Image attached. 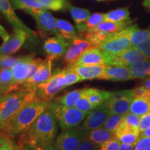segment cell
Wrapping results in <instances>:
<instances>
[{
    "label": "cell",
    "instance_id": "6da1fadb",
    "mask_svg": "<svg viewBox=\"0 0 150 150\" xmlns=\"http://www.w3.org/2000/svg\"><path fill=\"white\" fill-rule=\"evenodd\" d=\"M57 120L50 105L27 131L18 136L16 145H53L57 135Z\"/></svg>",
    "mask_w": 150,
    "mask_h": 150
},
{
    "label": "cell",
    "instance_id": "7a4b0ae2",
    "mask_svg": "<svg viewBox=\"0 0 150 150\" xmlns=\"http://www.w3.org/2000/svg\"><path fill=\"white\" fill-rule=\"evenodd\" d=\"M50 101L36 99L21 108L0 128L4 137L12 140L27 131L35 120L48 107Z\"/></svg>",
    "mask_w": 150,
    "mask_h": 150
},
{
    "label": "cell",
    "instance_id": "3957f363",
    "mask_svg": "<svg viewBox=\"0 0 150 150\" xmlns=\"http://www.w3.org/2000/svg\"><path fill=\"white\" fill-rule=\"evenodd\" d=\"M36 88L21 84L20 89L11 92L0 100V121L1 127L24 106L37 99ZM0 127V128H1Z\"/></svg>",
    "mask_w": 150,
    "mask_h": 150
},
{
    "label": "cell",
    "instance_id": "277c9868",
    "mask_svg": "<svg viewBox=\"0 0 150 150\" xmlns=\"http://www.w3.org/2000/svg\"><path fill=\"white\" fill-rule=\"evenodd\" d=\"M50 105L62 131L79 126L88 115V112L74 107H67L54 101L50 102Z\"/></svg>",
    "mask_w": 150,
    "mask_h": 150
},
{
    "label": "cell",
    "instance_id": "5b68a950",
    "mask_svg": "<svg viewBox=\"0 0 150 150\" xmlns=\"http://www.w3.org/2000/svg\"><path fill=\"white\" fill-rule=\"evenodd\" d=\"M134 25L129 26L126 29L112 35L101 43L98 48L109 55H115L131 48L130 34Z\"/></svg>",
    "mask_w": 150,
    "mask_h": 150
},
{
    "label": "cell",
    "instance_id": "8992f818",
    "mask_svg": "<svg viewBox=\"0 0 150 150\" xmlns=\"http://www.w3.org/2000/svg\"><path fill=\"white\" fill-rule=\"evenodd\" d=\"M64 70L54 73L47 81L36 86L37 99L42 101H50L61 90L67 87Z\"/></svg>",
    "mask_w": 150,
    "mask_h": 150
},
{
    "label": "cell",
    "instance_id": "52a82bcc",
    "mask_svg": "<svg viewBox=\"0 0 150 150\" xmlns=\"http://www.w3.org/2000/svg\"><path fill=\"white\" fill-rule=\"evenodd\" d=\"M25 12L34 18L41 35L44 37L51 35H59L56 25V18L46 9L33 8L25 11Z\"/></svg>",
    "mask_w": 150,
    "mask_h": 150
},
{
    "label": "cell",
    "instance_id": "ba28073f",
    "mask_svg": "<svg viewBox=\"0 0 150 150\" xmlns=\"http://www.w3.org/2000/svg\"><path fill=\"white\" fill-rule=\"evenodd\" d=\"M87 134L79 128L62 131L56 138L53 146L55 150H76Z\"/></svg>",
    "mask_w": 150,
    "mask_h": 150
},
{
    "label": "cell",
    "instance_id": "9c48e42d",
    "mask_svg": "<svg viewBox=\"0 0 150 150\" xmlns=\"http://www.w3.org/2000/svg\"><path fill=\"white\" fill-rule=\"evenodd\" d=\"M110 114L111 112L108 108V103L105 102L102 104L90 110L82 125L79 128L88 134L90 131L103 127Z\"/></svg>",
    "mask_w": 150,
    "mask_h": 150
},
{
    "label": "cell",
    "instance_id": "30bf717a",
    "mask_svg": "<svg viewBox=\"0 0 150 150\" xmlns=\"http://www.w3.org/2000/svg\"><path fill=\"white\" fill-rule=\"evenodd\" d=\"M104 54L106 56V65H115V66L128 67L133 63L138 61L149 59L142 52L134 47H131L121 53L115 54V55Z\"/></svg>",
    "mask_w": 150,
    "mask_h": 150
},
{
    "label": "cell",
    "instance_id": "8fae6325",
    "mask_svg": "<svg viewBox=\"0 0 150 150\" xmlns=\"http://www.w3.org/2000/svg\"><path fill=\"white\" fill-rule=\"evenodd\" d=\"M70 45V41L61 35L48 38L45 40L43 49L48 57L53 60L59 59L64 56L67 49Z\"/></svg>",
    "mask_w": 150,
    "mask_h": 150
},
{
    "label": "cell",
    "instance_id": "7c38bea8",
    "mask_svg": "<svg viewBox=\"0 0 150 150\" xmlns=\"http://www.w3.org/2000/svg\"><path fill=\"white\" fill-rule=\"evenodd\" d=\"M14 32L0 46V55H11L16 53L22 47L29 35L24 30L13 29Z\"/></svg>",
    "mask_w": 150,
    "mask_h": 150
},
{
    "label": "cell",
    "instance_id": "4fadbf2b",
    "mask_svg": "<svg viewBox=\"0 0 150 150\" xmlns=\"http://www.w3.org/2000/svg\"><path fill=\"white\" fill-rule=\"evenodd\" d=\"M52 61L53 60L51 58L47 56L46 59L42 60L40 63L35 74L32 77L23 83L24 85L29 86V87L36 88L38 85L47 81L52 75Z\"/></svg>",
    "mask_w": 150,
    "mask_h": 150
},
{
    "label": "cell",
    "instance_id": "5bb4252c",
    "mask_svg": "<svg viewBox=\"0 0 150 150\" xmlns=\"http://www.w3.org/2000/svg\"><path fill=\"white\" fill-rule=\"evenodd\" d=\"M0 11L4 15L10 24L13 26V29H20L24 30L28 33L29 37L34 36L36 35L35 31H32L24 24L22 20L18 18L13 9L9 0H0Z\"/></svg>",
    "mask_w": 150,
    "mask_h": 150
},
{
    "label": "cell",
    "instance_id": "9a60e30c",
    "mask_svg": "<svg viewBox=\"0 0 150 150\" xmlns=\"http://www.w3.org/2000/svg\"><path fill=\"white\" fill-rule=\"evenodd\" d=\"M34 55L22 56L21 59L11 68L15 83L21 85L30 79V64Z\"/></svg>",
    "mask_w": 150,
    "mask_h": 150
},
{
    "label": "cell",
    "instance_id": "2e32d148",
    "mask_svg": "<svg viewBox=\"0 0 150 150\" xmlns=\"http://www.w3.org/2000/svg\"><path fill=\"white\" fill-rule=\"evenodd\" d=\"M106 59L104 52L98 47H95L91 48L84 52L78 61L73 65L76 66H91L106 65Z\"/></svg>",
    "mask_w": 150,
    "mask_h": 150
},
{
    "label": "cell",
    "instance_id": "e0dca14e",
    "mask_svg": "<svg viewBox=\"0 0 150 150\" xmlns=\"http://www.w3.org/2000/svg\"><path fill=\"white\" fill-rule=\"evenodd\" d=\"M106 65H91V66H76L72 65L66 68L76 72L81 78L82 81L92 80L94 79H102Z\"/></svg>",
    "mask_w": 150,
    "mask_h": 150
},
{
    "label": "cell",
    "instance_id": "ac0fdd59",
    "mask_svg": "<svg viewBox=\"0 0 150 150\" xmlns=\"http://www.w3.org/2000/svg\"><path fill=\"white\" fill-rule=\"evenodd\" d=\"M140 132L139 129H136L128 126L122 122L120 126L117 127L114 135L116 138L122 143L136 145L140 139Z\"/></svg>",
    "mask_w": 150,
    "mask_h": 150
},
{
    "label": "cell",
    "instance_id": "d6986e66",
    "mask_svg": "<svg viewBox=\"0 0 150 150\" xmlns=\"http://www.w3.org/2000/svg\"><path fill=\"white\" fill-rule=\"evenodd\" d=\"M102 79L112 81H126L133 79V77L128 67L106 65Z\"/></svg>",
    "mask_w": 150,
    "mask_h": 150
},
{
    "label": "cell",
    "instance_id": "ffe728a7",
    "mask_svg": "<svg viewBox=\"0 0 150 150\" xmlns=\"http://www.w3.org/2000/svg\"><path fill=\"white\" fill-rule=\"evenodd\" d=\"M82 95L87 97L91 104L96 108L109 99L110 92L102 91L95 88H85L83 89Z\"/></svg>",
    "mask_w": 150,
    "mask_h": 150
},
{
    "label": "cell",
    "instance_id": "44dd1931",
    "mask_svg": "<svg viewBox=\"0 0 150 150\" xmlns=\"http://www.w3.org/2000/svg\"><path fill=\"white\" fill-rule=\"evenodd\" d=\"M131 24H132V21H131V20L121 22L104 21L102 22L101 24H99L97 27H96L93 29H95L97 31L102 32L105 35H107V36L110 37L112 35L122 31V30L126 29L129 26L131 25Z\"/></svg>",
    "mask_w": 150,
    "mask_h": 150
},
{
    "label": "cell",
    "instance_id": "7402d4cb",
    "mask_svg": "<svg viewBox=\"0 0 150 150\" xmlns=\"http://www.w3.org/2000/svg\"><path fill=\"white\" fill-rule=\"evenodd\" d=\"M133 79H145L150 76V61L141 60L128 67Z\"/></svg>",
    "mask_w": 150,
    "mask_h": 150
},
{
    "label": "cell",
    "instance_id": "603a6c76",
    "mask_svg": "<svg viewBox=\"0 0 150 150\" xmlns=\"http://www.w3.org/2000/svg\"><path fill=\"white\" fill-rule=\"evenodd\" d=\"M134 99L123 98L116 100H107L108 108L111 113L125 115L130 110L131 102Z\"/></svg>",
    "mask_w": 150,
    "mask_h": 150
},
{
    "label": "cell",
    "instance_id": "cb8c5ba5",
    "mask_svg": "<svg viewBox=\"0 0 150 150\" xmlns=\"http://www.w3.org/2000/svg\"><path fill=\"white\" fill-rule=\"evenodd\" d=\"M86 137L91 141L99 145L104 143L105 142L112 139L113 138H115L114 133L106 130L104 127L103 128L100 127V128L90 131L86 135Z\"/></svg>",
    "mask_w": 150,
    "mask_h": 150
},
{
    "label": "cell",
    "instance_id": "d4e9b609",
    "mask_svg": "<svg viewBox=\"0 0 150 150\" xmlns=\"http://www.w3.org/2000/svg\"><path fill=\"white\" fill-rule=\"evenodd\" d=\"M129 112L139 116L150 112V97H136L132 100Z\"/></svg>",
    "mask_w": 150,
    "mask_h": 150
},
{
    "label": "cell",
    "instance_id": "484cf974",
    "mask_svg": "<svg viewBox=\"0 0 150 150\" xmlns=\"http://www.w3.org/2000/svg\"><path fill=\"white\" fill-rule=\"evenodd\" d=\"M83 89V88L76 89L72 91L67 92L61 96L56 97L54 99V102L58 103V104L64 105L67 107H74L76 102L82 96Z\"/></svg>",
    "mask_w": 150,
    "mask_h": 150
},
{
    "label": "cell",
    "instance_id": "4316f807",
    "mask_svg": "<svg viewBox=\"0 0 150 150\" xmlns=\"http://www.w3.org/2000/svg\"><path fill=\"white\" fill-rule=\"evenodd\" d=\"M56 25L59 35L67 40L71 41L75 37L77 36L74 27L66 20L56 19Z\"/></svg>",
    "mask_w": 150,
    "mask_h": 150
},
{
    "label": "cell",
    "instance_id": "83f0119b",
    "mask_svg": "<svg viewBox=\"0 0 150 150\" xmlns=\"http://www.w3.org/2000/svg\"><path fill=\"white\" fill-rule=\"evenodd\" d=\"M130 20V12L128 8H118L105 13V21L121 22Z\"/></svg>",
    "mask_w": 150,
    "mask_h": 150
},
{
    "label": "cell",
    "instance_id": "f1b7e54d",
    "mask_svg": "<svg viewBox=\"0 0 150 150\" xmlns=\"http://www.w3.org/2000/svg\"><path fill=\"white\" fill-rule=\"evenodd\" d=\"M105 21V13H96L91 15L88 19L86 20L85 23L79 26H76L79 33L83 32L85 31H88L95 29L99 24Z\"/></svg>",
    "mask_w": 150,
    "mask_h": 150
},
{
    "label": "cell",
    "instance_id": "f546056e",
    "mask_svg": "<svg viewBox=\"0 0 150 150\" xmlns=\"http://www.w3.org/2000/svg\"><path fill=\"white\" fill-rule=\"evenodd\" d=\"M150 39V29H140L137 24H135L130 34L131 47Z\"/></svg>",
    "mask_w": 150,
    "mask_h": 150
},
{
    "label": "cell",
    "instance_id": "4dcf8cb0",
    "mask_svg": "<svg viewBox=\"0 0 150 150\" xmlns=\"http://www.w3.org/2000/svg\"><path fill=\"white\" fill-rule=\"evenodd\" d=\"M70 44L71 45H70V46L67 49L66 52L63 56V62L66 65V67L74 64L84 52L79 47L76 45L72 44L71 42Z\"/></svg>",
    "mask_w": 150,
    "mask_h": 150
},
{
    "label": "cell",
    "instance_id": "1f68e13d",
    "mask_svg": "<svg viewBox=\"0 0 150 150\" xmlns=\"http://www.w3.org/2000/svg\"><path fill=\"white\" fill-rule=\"evenodd\" d=\"M68 8L76 26L81 25L85 23L86 20L91 16V12L87 9L77 8V7H74L72 6H70Z\"/></svg>",
    "mask_w": 150,
    "mask_h": 150
},
{
    "label": "cell",
    "instance_id": "d6a6232c",
    "mask_svg": "<svg viewBox=\"0 0 150 150\" xmlns=\"http://www.w3.org/2000/svg\"><path fill=\"white\" fill-rule=\"evenodd\" d=\"M13 5L17 9H22L24 11L33 8L46 9L38 0H11Z\"/></svg>",
    "mask_w": 150,
    "mask_h": 150
},
{
    "label": "cell",
    "instance_id": "836d02e7",
    "mask_svg": "<svg viewBox=\"0 0 150 150\" xmlns=\"http://www.w3.org/2000/svg\"><path fill=\"white\" fill-rule=\"evenodd\" d=\"M45 8L52 11H64L70 6L67 0H38Z\"/></svg>",
    "mask_w": 150,
    "mask_h": 150
},
{
    "label": "cell",
    "instance_id": "e575fe53",
    "mask_svg": "<svg viewBox=\"0 0 150 150\" xmlns=\"http://www.w3.org/2000/svg\"><path fill=\"white\" fill-rule=\"evenodd\" d=\"M124 116L125 115L111 113L108 117V119L106 120V121L105 122L103 127L106 130L114 133L122 122Z\"/></svg>",
    "mask_w": 150,
    "mask_h": 150
},
{
    "label": "cell",
    "instance_id": "d590c367",
    "mask_svg": "<svg viewBox=\"0 0 150 150\" xmlns=\"http://www.w3.org/2000/svg\"><path fill=\"white\" fill-rule=\"evenodd\" d=\"M0 81L4 86H12L16 84L11 68H0Z\"/></svg>",
    "mask_w": 150,
    "mask_h": 150
},
{
    "label": "cell",
    "instance_id": "8d00e7d4",
    "mask_svg": "<svg viewBox=\"0 0 150 150\" xmlns=\"http://www.w3.org/2000/svg\"><path fill=\"white\" fill-rule=\"evenodd\" d=\"M141 116H139L132 112H128L124 116L122 122L128 126L136 129H139V124Z\"/></svg>",
    "mask_w": 150,
    "mask_h": 150
},
{
    "label": "cell",
    "instance_id": "74e56055",
    "mask_svg": "<svg viewBox=\"0 0 150 150\" xmlns=\"http://www.w3.org/2000/svg\"><path fill=\"white\" fill-rule=\"evenodd\" d=\"M22 57H13L10 55H0V68H12Z\"/></svg>",
    "mask_w": 150,
    "mask_h": 150
},
{
    "label": "cell",
    "instance_id": "f35d334b",
    "mask_svg": "<svg viewBox=\"0 0 150 150\" xmlns=\"http://www.w3.org/2000/svg\"><path fill=\"white\" fill-rule=\"evenodd\" d=\"M123 98L134 99V89L110 92V97L108 100H116V99H120Z\"/></svg>",
    "mask_w": 150,
    "mask_h": 150
},
{
    "label": "cell",
    "instance_id": "ab89813d",
    "mask_svg": "<svg viewBox=\"0 0 150 150\" xmlns=\"http://www.w3.org/2000/svg\"><path fill=\"white\" fill-rule=\"evenodd\" d=\"M74 108L81 110V111L88 112L90 110H93L95 107L91 104V102L88 100V99L82 95V96L80 97V99L76 102L75 104Z\"/></svg>",
    "mask_w": 150,
    "mask_h": 150
},
{
    "label": "cell",
    "instance_id": "60d3db41",
    "mask_svg": "<svg viewBox=\"0 0 150 150\" xmlns=\"http://www.w3.org/2000/svg\"><path fill=\"white\" fill-rule=\"evenodd\" d=\"M19 150H55L53 145H16Z\"/></svg>",
    "mask_w": 150,
    "mask_h": 150
},
{
    "label": "cell",
    "instance_id": "b9f144b4",
    "mask_svg": "<svg viewBox=\"0 0 150 150\" xmlns=\"http://www.w3.org/2000/svg\"><path fill=\"white\" fill-rule=\"evenodd\" d=\"M121 142L117 138H113L112 139L104 142L99 145V150H119Z\"/></svg>",
    "mask_w": 150,
    "mask_h": 150
},
{
    "label": "cell",
    "instance_id": "7bdbcfd3",
    "mask_svg": "<svg viewBox=\"0 0 150 150\" xmlns=\"http://www.w3.org/2000/svg\"><path fill=\"white\" fill-rule=\"evenodd\" d=\"M0 150H17V147L12 140L0 136Z\"/></svg>",
    "mask_w": 150,
    "mask_h": 150
},
{
    "label": "cell",
    "instance_id": "ee69618b",
    "mask_svg": "<svg viewBox=\"0 0 150 150\" xmlns=\"http://www.w3.org/2000/svg\"><path fill=\"white\" fill-rule=\"evenodd\" d=\"M134 150H150V137L140 138Z\"/></svg>",
    "mask_w": 150,
    "mask_h": 150
},
{
    "label": "cell",
    "instance_id": "f6af8a7d",
    "mask_svg": "<svg viewBox=\"0 0 150 150\" xmlns=\"http://www.w3.org/2000/svg\"><path fill=\"white\" fill-rule=\"evenodd\" d=\"M76 150H99L97 145L95 144L94 142L91 141L87 137H85V138L81 142L79 147Z\"/></svg>",
    "mask_w": 150,
    "mask_h": 150
},
{
    "label": "cell",
    "instance_id": "bcb514c9",
    "mask_svg": "<svg viewBox=\"0 0 150 150\" xmlns=\"http://www.w3.org/2000/svg\"><path fill=\"white\" fill-rule=\"evenodd\" d=\"M134 47L136 48V50H139L144 55L147 56L148 59H150V39L137 45Z\"/></svg>",
    "mask_w": 150,
    "mask_h": 150
},
{
    "label": "cell",
    "instance_id": "7dc6e473",
    "mask_svg": "<svg viewBox=\"0 0 150 150\" xmlns=\"http://www.w3.org/2000/svg\"><path fill=\"white\" fill-rule=\"evenodd\" d=\"M134 98L136 97H150V91L145 86H141L134 89Z\"/></svg>",
    "mask_w": 150,
    "mask_h": 150
},
{
    "label": "cell",
    "instance_id": "c3c4849f",
    "mask_svg": "<svg viewBox=\"0 0 150 150\" xmlns=\"http://www.w3.org/2000/svg\"><path fill=\"white\" fill-rule=\"evenodd\" d=\"M150 127V112L142 115L139 124V131L140 133Z\"/></svg>",
    "mask_w": 150,
    "mask_h": 150
},
{
    "label": "cell",
    "instance_id": "681fc988",
    "mask_svg": "<svg viewBox=\"0 0 150 150\" xmlns=\"http://www.w3.org/2000/svg\"><path fill=\"white\" fill-rule=\"evenodd\" d=\"M9 37H10V35H9L8 32H7L6 30L4 29V27H3L2 26L0 25V38H1L4 41H6L8 40Z\"/></svg>",
    "mask_w": 150,
    "mask_h": 150
},
{
    "label": "cell",
    "instance_id": "f907efd6",
    "mask_svg": "<svg viewBox=\"0 0 150 150\" xmlns=\"http://www.w3.org/2000/svg\"><path fill=\"white\" fill-rule=\"evenodd\" d=\"M134 145H129V144H125L121 142L119 150H134Z\"/></svg>",
    "mask_w": 150,
    "mask_h": 150
},
{
    "label": "cell",
    "instance_id": "816d5d0a",
    "mask_svg": "<svg viewBox=\"0 0 150 150\" xmlns=\"http://www.w3.org/2000/svg\"><path fill=\"white\" fill-rule=\"evenodd\" d=\"M142 137H150V127L140 133V138H142Z\"/></svg>",
    "mask_w": 150,
    "mask_h": 150
},
{
    "label": "cell",
    "instance_id": "f5cc1de1",
    "mask_svg": "<svg viewBox=\"0 0 150 150\" xmlns=\"http://www.w3.org/2000/svg\"><path fill=\"white\" fill-rule=\"evenodd\" d=\"M142 86H145L146 88H147L150 91V78H148L144 81Z\"/></svg>",
    "mask_w": 150,
    "mask_h": 150
},
{
    "label": "cell",
    "instance_id": "db71d44e",
    "mask_svg": "<svg viewBox=\"0 0 150 150\" xmlns=\"http://www.w3.org/2000/svg\"><path fill=\"white\" fill-rule=\"evenodd\" d=\"M143 5L150 10V0H145L143 2Z\"/></svg>",
    "mask_w": 150,
    "mask_h": 150
},
{
    "label": "cell",
    "instance_id": "11a10c76",
    "mask_svg": "<svg viewBox=\"0 0 150 150\" xmlns=\"http://www.w3.org/2000/svg\"><path fill=\"white\" fill-rule=\"evenodd\" d=\"M4 85H2V83H1V81H0V87H1V86H3Z\"/></svg>",
    "mask_w": 150,
    "mask_h": 150
},
{
    "label": "cell",
    "instance_id": "9f6ffc18",
    "mask_svg": "<svg viewBox=\"0 0 150 150\" xmlns=\"http://www.w3.org/2000/svg\"><path fill=\"white\" fill-rule=\"evenodd\" d=\"M96 1H106V0H96Z\"/></svg>",
    "mask_w": 150,
    "mask_h": 150
},
{
    "label": "cell",
    "instance_id": "6f0895ef",
    "mask_svg": "<svg viewBox=\"0 0 150 150\" xmlns=\"http://www.w3.org/2000/svg\"><path fill=\"white\" fill-rule=\"evenodd\" d=\"M4 96H2V97H0V100H1V98H2V97H3Z\"/></svg>",
    "mask_w": 150,
    "mask_h": 150
},
{
    "label": "cell",
    "instance_id": "680465c9",
    "mask_svg": "<svg viewBox=\"0 0 150 150\" xmlns=\"http://www.w3.org/2000/svg\"><path fill=\"white\" fill-rule=\"evenodd\" d=\"M0 127H1V121H0Z\"/></svg>",
    "mask_w": 150,
    "mask_h": 150
},
{
    "label": "cell",
    "instance_id": "91938a15",
    "mask_svg": "<svg viewBox=\"0 0 150 150\" xmlns=\"http://www.w3.org/2000/svg\"><path fill=\"white\" fill-rule=\"evenodd\" d=\"M17 150H19V149H18V148H17Z\"/></svg>",
    "mask_w": 150,
    "mask_h": 150
}]
</instances>
